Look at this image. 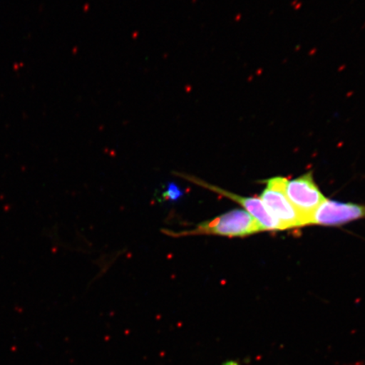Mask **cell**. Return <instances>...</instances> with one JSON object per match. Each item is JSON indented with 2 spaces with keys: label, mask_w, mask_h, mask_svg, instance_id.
<instances>
[{
  "label": "cell",
  "mask_w": 365,
  "mask_h": 365,
  "mask_svg": "<svg viewBox=\"0 0 365 365\" xmlns=\"http://www.w3.org/2000/svg\"><path fill=\"white\" fill-rule=\"evenodd\" d=\"M262 231L263 227L245 210L234 209L212 220L200 222L192 230L180 232L163 230L162 232L173 238L199 235L244 238Z\"/></svg>",
  "instance_id": "1"
},
{
  "label": "cell",
  "mask_w": 365,
  "mask_h": 365,
  "mask_svg": "<svg viewBox=\"0 0 365 365\" xmlns=\"http://www.w3.org/2000/svg\"><path fill=\"white\" fill-rule=\"evenodd\" d=\"M286 180L284 177L277 176L264 181L266 187L259 199L279 222L282 230L307 226V220L287 197L284 190Z\"/></svg>",
  "instance_id": "2"
},
{
  "label": "cell",
  "mask_w": 365,
  "mask_h": 365,
  "mask_svg": "<svg viewBox=\"0 0 365 365\" xmlns=\"http://www.w3.org/2000/svg\"><path fill=\"white\" fill-rule=\"evenodd\" d=\"M284 190L287 197L293 204L301 215L307 220V225L312 223L314 214L325 200L316 181L314 180L312 171L304 173L297 179L286 180Z\"/></svg>",
  "instance_id": "3"
},
{
  "label": "cell",
  "mask_w": 365,
  "mask_h": 365,
  "mask_svg": "<svg viewBox=\"0 0 365 365\" xmlns=\"http://www.w3.org/2000/svg\"><path fill=\"white\" fill-rule=\"evenodd\" d=\"M173 173L182 180L211 190L214 193L220 195L223 197L240 204L246 212L250 213L259 222V225L263 227L264 231H282L279 222L268 212L266 205H264L261 199L257 197H245V196L230 192V191L209 184V182L200 180L197 177L188 175V173L180 172H173Z\"/></svg>",
  "instance_id": "4"
},
{
  "label": "cell",
  "mask_w": 365,
  "mask_h": 365,
  "mask_svg": "<svg viewBox=\"0 0 365 365\" xmlns=\"http://www.w3.org/2000/svg\"><path fill=\"white\" fill-rule=\"evenodd\" d=\"M365 218V205L327 199L314 214L310 225L341 226Z\"/></svg>",
  "instance_id": "5"
},
{
  "label": "cell",
  "mask_w": 365,
  "mask_h": 365,
  "mask_svg": "<svg viewBox=\"0 0 365 365\" xmlns=\"http://www.w3.org/2000/svg\"><path fill=\"white\" fill-rule=\"evenodd\" d=\"M181 195L182 192L180 189H178L175 185H170L166 192L163 194V197L164 200H175L180 197Z\"/></svg>",
  "instance_id": "6"
},
{
  "label": "cell",
  "mask_w": 365,
  "mask_h": 365,
  "mask_svg": "<svg viewBox=\"0 0 365 365\" xmlns=\"http://www.w3.org/2000/svg\"><path fill=\"white\" fill-rule=\"evenodd\" d=\"M222 365H241L239 360L236 359H227L222 364Z\"/></svg>",
  "instance_id": "7"
}]
</instances>
